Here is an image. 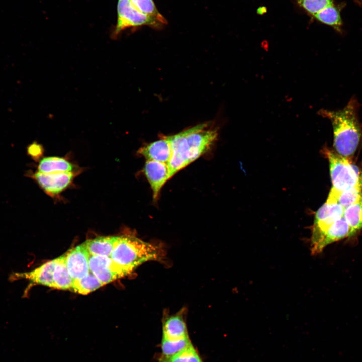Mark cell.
Segmentation results:
<instances>
[{
	"mask_svg": "<svg viewBox=\"0 0 362 362\" xmlns=\"http://www.w3.org/2000/svg\"><path fill=\"white\" fill-rule=\"evenodd\" d=\"M205 123L169 136L172 154L167 164L169 178L205 153L217 137L216 130Z\"/></svg>",
	"mask_w": 362,
	"mask_h": 362,
	"instance_id": "cell-1",
	"label": "cell"
},
{
	"mask_svg": "<svg viewBox=\"0 0 362 362\" xmlns=\"http://www.w3.org/2000/svg\"><path fill=\"white\" fill-rule=\"evenodd\" d=\"M361 104L353 96L342 109L331 111L321 109L319 114L328 118L333 129L334 147L338 154L350 158L356 151L362 135L358 118Z\"/></svg>",
	"mask_w": 362,
	"mask_h": 362,
	"instance_id": "cell-2",
	"label": "cell"
},
{
	"mask_svg": "<svg viewBox=\"0 0 362 362\" xmlns=\"http://www.w3.org/2000/svg\"><path fill=\"white\" fill-rule=\"evenodd\" d=\"M165 254L161 245L145 242L136 237L118 236L110 258L130 274L142 263L161 260Z\"/></svg>",
	"mask_w": 362,
	"mask_h": 362,
	"instance_id": "cell-3",
	"label": "cell"
},
{
	"mask_svg": "<svg viewBox=\"0 0 362 362\" xmlns=\"http://www.w3.org/2000/svg\"><path fill=\"white\" fill-rule=\"evenodd\" d=\"M323 153L328 159L332 184L331 189L341 192L362 183L357 167L351 163L349 158L325 148Z\"/></svg>",
	"mask_w": 362,
	"mask_h": 362,
	"instance_id": "cell-4",
	"label": "cell"
},
{
	"mask_svg": "<svg viewBox=\"0 0 362 362\" xmlns=\"http://www.w3.org/2000/svg\"><path fill=\"white\" fill-rule=\"evenodd\" d=\"M162 25L154 17L147 15L138 10L130 0H118L117 20L111 36L117 37L124 30L143 25L158 27Z\"/></svg>",
	"mask_w": 362,
	"mask_h": 362,
	"instance_id": "cell-5",
	"label": "cell"
},
{
	"mask_svg": "<svg viewBox=\"0 0 362 362\" xmlns=\"http://www.w3.org/2000/svg\"><path fill=\"white\" fill-rule=\"evenodd\" d=\"M344 208L328 197L326 202L315 214L311 239V253L323 238L326 231L336 221L343 217Z\"/></svg>",
	"mask_w": 362,
	"mask_h": 362,
	"instance_id": "cell-6",
	"label": "cell"
},
{
	"mask_svg": "<svg viewBox=\"0 0 362 362\" xmlns=\"http://www.w3.org/2000/svg\"><path fill=\"white\" fill-rule=\"evenodd\" d=\"M89 266L90 271L104 285L129 274L110 257L105 256L90 255Z\"/></svg>",
	"mask_w": 362,
	"mask_h": 362,
	"instance_id": "cell-7",
	"label": "cell"
},
{
	"mask_svg": "<svg viewBox=\"0 0 362 362\" xmlns=\"http://www.w3.org/2000/svg\"><path fill=\"white\" fill-rule=\"evenodd\" d=\"M68 272L73 279L86 276L90 272V253L83 243L67 251L65 254Z\"/></svg>",
	"mask_w": 362,
	"mask_h": 362,
	"instance_id": "cell-8",
	"label": "cell"
},
{
	"mask_svg": "<svg viewBox=\"0 0 362 362\" xmlns=\"http://www.w3.org/2000/svg\"><path fill=\"white\" fill-rule=\"evenodd\" d=\"M34 178L44 191L50 194H57L65 189L73 177L72 172L44 173L37 172Z\"/></svg>",
	"mask_w": 362,
	"mask_h": 362,
	"instance_id": "cell-9",
	"label": "cell"
},
{
	"mask_svg": "<svg viewBox=\"0 0 362 362\" xmlns=\"http://www.w3.org/2000/svg\"><path fill=\"white\" fill-rule=\"evenodd\" d=\"M144 171L152 189L153 198L155 201L162 187L169 179L167 164L155 161H146Z\"/></svg>",
	"mask_w": 362,
	"mask_h": 362,
	"instance_id": "cell-10",
	"label": "cell"
},
{
	"mask_svg": "<svg viewBox=\"0 0 362 362\" xmlns=\"http://www.w3.org/2000/svg\"><path fill=\"white\" fill-rule=\"evenodd\" d=\"M55 265V259L47 261L32 270L16 273L12 275L11 278L13 280L24 279L32 284L52 288Z\"/></svg>",
	"mask_w": 362,
	"mask_h": 362,
	"instance_id": "cell-11",
	"label": "cell"
},
{
	"mask_svg": "<svg viewBox=\"0 0 362 362\" xmlns=\"http://www.w3.org/2000/svg\"><path fill=\"white\" fill-rule=\"evenodd\" d=\"M138 152L147 161H155L168 164L172 154L168 137H165L143 146Z\"/></svg>",
	"mask_w": 362,
	"mask_h": 362,
	"instance_id": "cell-12",
	"label": "cell"
},
{
	"mask_svg": "<svg viewBox=\"0 0 362 362\" xmlns=\"http://www.w3.org/2000/svg\"><path fill=\"white\" fill-rule=\"evenodd\" d=\"M350 237V227L342 217L329 227L321 241L312 252V254L313 255L319 254L328 245Z\"/></svg>",
	"mask_w": 362,
	"mask_h": 362,
	"instance_id": "cell-13",
	"label": "cell"
},
{
	"mask_svg": "<svg viewBox=\"0 0 362 362\" xmlns=\"http://www.w3.org/2000/svg\"><path fill=\"white\" fill-rule=\"evenodd\" d=\"M162 330V338L167 340H176L189 337L182 311L166 318Z\"/></svg>",
	"mask_w": 362,
	"mask_h": 362,
	"instance_id": "cell-14",
	"label": "cell"
},
{
	"mask_svg": "<svg viewBox=\"0 0 362 362\" xmlns=\"http://www.w3.org/2000/svg\"><path fill=\"white\" fill-rule=\"evenodd\" d=\"M117 238L118 236H101L87 240L83 243L90 255L110 257Z\"/></svg>",
	"mask_w": 362,
	"mask_h": 362,
	"instance_id": "cell-15",
	"label": "cell"
},
{
	"mask_svg": "<svg viewBox=\"0 0 362 362\" xmlns=\"http://www.w3.org/2000/svg\"><path fill=\"white\" fill-rule=\"evenodd\" d=\"M73 280L68 272L64 254L55 258L52 288L70 290Z\"/></svg>",
	"mask_w": 362,
	"mask_h": 362,
	"instance_id": "cell-16",
	"label": "cell"
},
{
	"mask_svg": "<svg viewBox=\"0 0 362 362\" xmlns=\"http://www.w3.org/2000/svg\"><path fill=\"white\" fill-rule=\"evenodd\" d=\"M328 197L335 200L344 209L362 199V183L341 192L331 189Z\"/></svg>",
	"mask_w": 362,
	"mask_h": 362,
	"instance_id": "cell-17",
	"label": "cell"
},
{
	"mask_svg": "<svg viewBox=\"0 0 362 362\" xmlns=\"http://www.w3.org/2000/svg\"><path fill=\"white\" fill-rule=\"evenodd\" d=\"M343 218L350 229L351 237L362 229V199L344 209Z\"/></svg>",
	"mask_w": 362,
	"mask_h": 362,
	"instance_id": "cell-18",
	"label": "cell"
},
{
	"mask_svg": "<svg viewBox=\"0 0 362 362\" xmlns=\"http://www.w3.org/2000/svg\"><path fill=\"white\" fill-rule=\"evenodd\" d=\"M73 165L65 159L57 157L42 159L38 167V172L44 173L72 172Z\"/></svg>",
	"mask_w": 362,
	"mask_h": 362,
	"instance_id": "cell-19",
	"label": "cell"
},
{
	"mask_svg": "<svg viewBox=\"0 0 362 362\" xmlns=\"http://www.w3.org/2000/svg\"><path fill=\"white\" fill-rule=\"evenodd\" d=\"M313 16L319 21L333 27L339 32H341L342 22L340 12L334 5L325 8Z\"/></svg>",
	"mask_w": 362,
	"mask_h": 362,
	"instance_id": "cell-20",
	"label": "cell"
},
{
	"mask_svg": "<svg viewBox=\"0 0 362 362\" xmlns=\"http://www.w3.org/2000/svg\"><path fill=\"white\" fill-rule=\"evenodd\" d=\"M103 285L90 271L86 276L80 279H74L70 290L75 293L85 295Z\"/></svg>",
	"mask_w": 362,
	"mask_h": 362,
	"instance_id": "cell-21",
	"label": "cell"
},
{
	"mask_svg": "<svg viewBox=\"0 0 362 362\" xmlns=\"http://www.w3.org/2000/svg\"><path fill=\"white\" fill-rule=\"evenodd\" d=\"M159 362H202L192 343L177 353L160 358Z\"/></svg>",
	"mask_w": 362,
	"mask_h": 362,
	"instance_id": "cell-22",
	"label": "cell"
},
{
	"mask_svg": "<svg viewBox=\"0 0 362 362\" xmlns=\"http://www.w3.org/2000/svg\"><path fill=\"white\" fill-rule=\"evenodd\" d=\"M133 5L142 13L154 17L161 24L167 23L165 18L159 13L153 0H130Z\"/></svg>",
	"mask_w": 362,
	"mask_h": 362,
	"instance_id": "cell-23",
	"label": "cell"
},
{
	"mask_svg": "<svg viewBox=\"0 0 362 362\" xmlns=\"http://www.w3.org/2000/svg\"><path fill=\"white\" fill-rule=\"evenodd\" d=\"M191 343L189 337L176 340L162 338L161 349L163 357L173 355L187 347Z\"/></svg>",
	"mask_w": 362,
	"mask_h": 362,
	"instance_id": "cell-24",
	"label": "cell"
},
{
	"mask_svg": "<svg viewBox=\"0 0 362 362\" xmlns=\"http://www.w3.org/2000/svg\"><path fill=\"white\" fill-rule=\"evenodd\" d=\"M302 7L313 15L333 5L332 0H296Z\"/></svg>",
	"mask_w": 362,
	"mask_h": 362,
	"instance_id": "cell-25",
	"label": "cell"
},
{
	"mask_svg": "<svg viewBox=\"0 0 362 362\" xmlns=\"http://www.w3.org/2000/svg\"><path fill=\"white\" fill-rule=\"evenodd\" d=\"M361 144H362V143H361Z\"/></svg>",
	"mask_w": 362,
	"mask_h": 362,
	"instance_id": "cell-26",
	"label": "cell"
}]
</instances>
